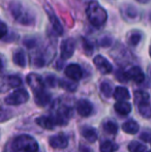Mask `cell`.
I'll list each match as a JSON object with an SVG mask.
<instances>
[{
    "label": "cell",
    "instance_id": "d6986e66",
    "mask_svg": "<svg viewBox=\"0 0 151 152\" xmlns=\"http://www.w3.org/2000/svg\"><path fill=\"white\" fill-rule=\"evenodd\" d=\"M135 102L137 106H142V104H150V97L149 94L145 91L138 90L135 92Z\"/></svg>",
    "mask_w": 151,
    "mask_h": 152
},
{
    "label": "cell",
    "instance_id": "ba28073f",
    "mask_svg": "<svg viewBox=\"0 0 151 152\" xmlns=\"http://www.w3.org/2000/svg\"><path fill=\"white\" fill-rule=\"evenodd\" d=\"M44 8H46V12L49 17V20H50L51 24H52L53 30H54V32L57 34V35H62L64 30H63V27H62V25H61L60 21L58 20L57 16L55 15L54 10H53L52 7H50L48 4L44 5Z\"/></svg>",
    "mask_w": 151,
    "mask_h": 152
},
{
    "label": "cell",
    "instance_id": "d4e9b609",
    "mask_svg": "<svg viewBox=\"0 0 151 152\" xmlns=\"http://www.w3.org/2000/svg\"><path fill=\"white\" fill-rule=\"evenodd\" d=\"M117 149H118V145L113 142H110V141L104 142L103 144H101V147H99L101 152H115Z\"/></svg>",
    "mask_w": 151,
    "mask_h": 152
},
{
    "label": "cell",
    "instance_id": "8d00e7d4",
    "mask_svg": "<svg viewBox=\"0 0 151 152\" xmlns=\"http://www.w3.org/2000/svg\"><path fill=\"white\" fill-rule=\"evenodd\" d=\"M140 139L141 140H144L146 143H149L150 142V134L148 132H143V134L140 136Z\"/></svg>",
    "mask_w": 151,
    "mask_h": 152
},
{
    "label": "cell",
    "instance_id": "f35d334b",
    "mask_svg": "<svg viewBox=\"0 0 151 152\" xmlns=\"http://www.w3.org/2000/svg\"><path fill=\"white\" fill-rule=\"evenodd\" d=\"M2 68V61H1V59H0V69Z\"/></svg>",
    "mask_w": 151,
    "mask_h": 152
},
{
    "label": "cell",
    "instance_id": "836d02e7",
    "mask_svg": "<svg viewBox=\"0 0 151 152\" xmlns=\"http://www.w3.org/2000/svg\"><path fill=\"white\" fill-rule=\"evenodd\" d=\"M112 42V38L110 37V36H105V37L101 38V40H99V45H101V47H109L110 45H111Z\"/></svg>",
    "mask_w": 151,
    "mask_h": 152
},
{
    "label": "cell",
    "instance_id": "4fadbf2b",
    "mask_svg": "<svg viewBox=\"0 0 151 152\" xmlns=\"http://www.w3.org/2000/svg\"><path fill=\"white\" fill-rule=\"evenodd\" d=\"M127 78L128 80H133V82H136L137 84H141L145 81V75L142 72V69L139 66H133L129 70L126 72Z\"/></svg>",
    "mask_w": 151,
    "mask_h": 152
},
{
    "label": "cell",
    "instance_id": "1f68e13d",
    "mask_svg": "<svg viewBox=\"0 0 151 152\" xmlns=\"http://www.w3.org/2000/svg\"><path fill=\"white\" fill-rule=\"evenodd\" d=\"M10 87L7 83V79L5 78H0V92H5L6 90H8Z\"/></svg>",
    "mask_w": 151,
    "mask_h": 152
},
{
    "label": "cell",
    "instance_id": "44dd1931",
    "mask_svg": "<svg viewBox=\"0 0 151 152\" xmlns=\"http://www.w3.org/2000/svg\"><path fill=\"white\" fill-rule=\"evenodd\" d=\"M139 124L133 120H128L122 124V129L124 132L129 134H135L139 132Z\"/></svg>",
    "mask_w": 151,
    "mask_h": 152
},
{
    "label": "cell",
    "instance_id": "7a4b0ae2",
    "mask_svg": "<svg viewBox=\"0 0 151 152\" xmlns=\"http://www.w3.org/2000/svg\"><path fill=\"white\" fill-rule=\"evenodd\" d=\"M86 16L90 24L95 28L103 27L108 19V14L106 10L95 0H92L87 4Z\"/></svg>",
    "mask_w": 151,
    "mask_h": 152
},
{
    "label": "cell",
    "instance_id": "30bf717a",
    "mask_svg": "<svg viewBox=\"0 0 151 152\" xmlns=\"http://www.w3.org/2000/svg\"><path fill=\"white\" fill-rule=\"evenodd\" d=\"M49 144L54 149H64L69 145V139L63 134H58L52 136L49 139Z\"/></svg>",
    "mask_w": 151,
    "mask_h": 152
},
{
    "label": "cell",
    "instance_id": "cb8c5ba5",
    "mask_svg": "<svg viewBox=\"0 0 151 152\" xmlns=\"http://www.w3.org/2000/svg\"><path fill=\"white\" fill-rule=\"evenodd\" d=\"M128 151L129 152H146L147 147L138 141H133L128 144Z\"/></svg>",
    "mask_w": 151,
    "mask_h": 152
},
{
    "label": "cell",
    "instance_id": "ac0fdd59",
    "mask_svg": "<svg viewBox=\"0 0 151 152\" xmlns=\"http://www.w3.org/2000/svg\"><path fill=\"white\" fill-rule=\"evenodd\" d=\"M12 61L16 65L20 66V67H25L26 66V55H25L24 51L19 49L12 55Z\"/></svg>",
    "mask_w": 151,
    "mask_h": 152
},
{
    "label": "cell",
    "instance_id": "ab89813d",
    "mask_svg": "<svg viewBox=\"0 0 151 152\" xmlns=\"http://www.w3.org/2000/svg\"><path fill=\"white\" fill-rule=\"evenodd\" d=\"M146 152H150V151H148V150H147V151H146Z\"/></svg>",
    "mask_w": 151,
    "mask_h": 152
},
{
    "label": "cell",
    "instance_id": "d6a6232c",
    "mask_svg": "<svg viewBox=\"0 0 151 152\" xmlns=\"http://www.w3.org/2000/svg\"><path fill=\"white\" fill-rule=\"evenodd\" d=\"M24 45L29 49L34 48V47L36 46V39H35V38H25Z\"/></svg>",
    "mask_w": 151,
    "mask_h": 152
},
{
    "label": "cell",
    "instance_id": "f1b7e54d",
    "mask_svg": "<svg viewBox=\"0 0 151 152\" xmlns=\"http://www.w3.org/2000/svg\"><path fill=\"white\" fill-rule=\"evenodd\" d=\"M12 111L7 110V109L3 108V107L0 106V122H5L9 120L12 117Z\"/></svg>",
    "mask_w": 151,
    "mask_h": 152
},
{
    "label": "cell",
    "instance_id": "8992f818",
    "mask_svg": "<svg viewBox=\"0 0 151 152\" xmlns=\"http://www.w3.org/2000/svg\"><path fill=\"white\" fill-rule=\"evenodd\" d=\"M26 81H27V84L28 86L31 88V90L33 91V93H36V92H39L42 90L44 89V80L42 78L37 74H29L26 78Z\"/></svg>",
    "mask_w": 151,
    "mask_h": 152
},
{
    "label": "cell",
    "instance_id": "5b68a950",
    "mask_svg": "<svg viewBox=\"0 0 151 152\" xmlns=\"http://www.w3.org/2000/svg\"><path fill=\"white\" fill-rule=\"evenodd\" d=\"M29 99V94L25 89H17L8 96H6L4 102L9 106H19L23 104Z\"/></svg>",
    "mask_w": 151,
    "mask_h": 152
},
{
    "label": "cell",
    "instance_id": "6da1fadb",
    "mask_svg": "<svg viewBox=\"0 0 151 152\" xmlns=\"http://www.w3.org/2000/svg\"><path fill=\"white\" fill-rule=\"evenodd\" d=\"M8 10L14 20L23 26H33L36 23L35 14L20 0H12L8 4Z\"/></svg>",
    "mask_w": 151,
    "mask_h": 152
},
{
    "label": "cell",
    "instance_id": "83f0119b",
    "mask_svg": "<svg viewBox=\"0 0 151 152\" xmlns=\"http://www.w3.org/2000/svg\"><path fill=\"white\" fill-rule=\"evenodd\" d=\"M82 47H83V49H84V52L86 53L88 56H90L93 53L94 46H93L92 42H89L87 38H82Z\"/></svg>",
    "mask_w": 151,
    "mask_h": 152
},
{
    "label": "cell",
    "instance_id": "d590c367",
    "mask_svg": "<svg viewBox=\"0 0 151 152\" xmlns=\"http://www.w3.org/2000/svg\"><path fill=\"white\" fill-rule=\"evenodd\" d=\"M56 82H57V80H56V78H55L54 76H48L46 78V83L50 87H55V86H56Z\"/></svg>",
    "mask_w": 151,
    "mask_h": 152
},
{
    "label": "cell",
    "instance_id": "9c48e42d",
    "mask_svg": "<svg viewBox=\"0 0 151 152\" xmlns=\"http://www.w3.org/2000/svg\"><path fill=\"white\" fill-rule=\"evenodd\" d=\"M93 63L96 66V68L104 75L110 74V72L113 70V67H112V64L108 61V59H106L104 56L101 55H97L93 58Z\"/></svg>",
    "mask_w": 151,
    "mask_h": 152
},
{
    "label": "cell",
    "instance_id": "74e56055",
    "mask_svg": "<svg viewBox=\"0 0 151 152\" xmlns=\"http://www.w3.org/2000/svg\"><path fill=\"white\" fill-rule=\"evenodd\" d=\"M139 3H142V4H146V3H148V2L150 1V0H137Z\"/></svg>",
    "mask_w": 151,
    "mask_h": 152
},
{
    "label": "cell",
    "instance_id": "4316f807",
    "mask_svg": "<svg viewBox=\"0 0 151 152\" xmlns=\"http://www.w3.org/2000/svg\"><path fill=\"white\" fill-rule=\"evenodd\" d=\"M6 79H7V83L10 88H17L22 85V80L18 76H7Z\"/></svg>",
    "mask_w": 151,
    "mask_h": 152
},
{
    "label": "cell",
    "instance_id": "52a82bcc",
    "mask_svg": "<svg viewBox=\"0 0 151 152\" xmlns=\"http://www.w3.org/2000/svg\"><path fill=\"white\" fill-rule=\"evenodd\" d=\"M75 49H76V42L74 38H66V39H64L60 47L61 58L63 60H66V59L71 58L74 55V53H75Z\"/></svg>",
    "mask_w": 151,
    "mask_h": 152
},
{
    "label": "cell",
    "instance_id": "4dcf8cb0",
    "mask_svg": "<svg viewBox=\"0 0 151 152\" xmlns=\"http://www.w3.org/2000/svg\"><path fill=\"white\" fill-rule=\"evenodd\" d=\"M116 78L118 79L120 82L122 83H125V82H128V78H127V75H126V72H124V70H118L116 74Z\"/></svg>",
    "mask_w": 151,
    "mask_h": 152
},
{
    "label": "cell",
    "instance_id": "8fae6325",
    "mask_svg": "<svg viewBox=\"0 0 151 152\" xmlns=\"http://www.w3.org/2000/svg\"><path fill=\"white\" fill-rule=\"evenodd\" d=\"M65 76L67 77L69 79L73 81H79L82 79L83 77V72H82V68L80 67V65L78 64H75V63H71V64H69V65L65 67Z\"/></svg>",
    "mask_w": 151,
    "mask_h": 152
},
{
    "label": "cell",
    "instance_id": "484cf974",
    "mask_svg": "<svg viewBox=\"0 0 151 152\" xmlns=\"http://www.w3.org/2000/svg\"><path fill=\"white\" fill-rule=\"evenodd\" d=\"M103 127H104V130L109 134H116L117 130H118V126H117V124L115 123V122L111 121V120L105 122L104 125H103Z\"/></svg>",
    "mask_w": 151,
    "mask_h": 152
},
{
    "label": "cell",
    "instance_id": "603a6c76",
    "mask_svg": "<svg viewBox=\"0 0 151 152\" xmlns=\"http://www.w3.org/2000/svg\"><path fill=\"white\" fill-rule=\"evenodd\" d=\"M59 85L61 86V88H63L64 90L69 92H74L78 88V85H77L76 81H73L71 79L69 80H60L59 81Z\"/></svg>",
    "mask_w": 151,
    "mask_h": 152
},
{
    "label": "cell",
    "instance_id": "7c38bea8",
    "mask_svg": "<svg viewBox=\"0 0 151 152\" xmlns=\"http://www.w3.org/2000/svg\"><path fill=\"white\" fill-rule=\"evenodd\" d=\"M93 107L91 102L87 99H80L77 102V112L80 116L88 117L92 114Z\"/></svg>",
    "mask_w": 151,
    "mask_h": 152
},
{
    "label": "cell",
    "instance_id": "7402d4cb",
    "mask_svg": "<svg viewBox=\"0 0 151 152\" xmlns=\"http://www.w3.org/2000/svg\"><path fill=\"white\" fill-rule=\"evenodd\" d=\"M142 39V32L138 30H133L129 33L128 37H127V42H128L129 46L136 47L140 44Z\"/></svg>",
    "mask_w": 151,
    "mask_h": 152
},
{
    "label": "cell",
    "instance_id": "9a60e30c",
    "mask_svg": "<svg viewBox=\"0 0 151 152\" xmlns=\"http://www.w3.org/2000/svg\"><path fill=\"white\" fill-rule=\"evenodd\" d=\"M34 102L38 107H46L51 102V94L48 91L44 90L34 93Z\"/></svg>",
    "mask_w": 151,
    "mask_h": 152
},
{
    "label": "cell",
    "instance_id": "ffe728a7",
    "mask_svg": "<svg viewBox=\"0 0 151 152\" xmlns=\"http://www.w3.org/2000/svg\"><path fill=\"white\" fill-rule=\"evenodd\" d=\"M81 134L85 138V140L88 141L89 143H94L97 140V132L92 127H84Z\"/></svg>",
    "mask_w": 151,
    "mask_h": 152
},
{
    "label": "cell",
    "instance_id": "3957f363",
    "mask_svg": "<svg viewBox=\"0 0 151 152\" xmlns=\"http://www.w3.org/2000/svg\"><path fill=\"white\" fill-rule=\"evenodd\" d=\"M10 152H37L38 144L29 134H20L10 143Z\"/></svg>",
    "mask_w": 151,
    "mask_h": 152
},
{
    "label": "cell",
    "instance_id": "277c9868",
    "mask_svg": "<svg viewBox=\"0 0 151 152\" xmlns=\"http://www.w3.org/2000/svg\"><path fill=\"white\" fill-rule=\"evenodd\" d=\"M120 14L123 20L128 23H136L140 21V18H141L139 10L131 4H123L120 7Z\"/></svg>",
    "mask_w": 151,
    "mask_h": 152
},
{
    "label": "cell",
    "instance_id": "e0dca14e",
    "mask_svg": "<svg viewBox=\"0 0 151 152\" xmlns=\"http://www.w3.org/2000/svg\"><path fill=\"white\" fill-rule=\"evenodd\" d=\"M114 109L118 114L122 115V116H125V115L129 114L131 111V104L126 102L125 100H122V102H117L116 104H114Z\"/></svg>",
    "mask_w": 151,
    "mask_h": 152
},
{
    "label": "cell",
    "instance_id": "e575fe53",
    "mask_svg": "<svg viewBox=\"0 0 151 152\" xmlns=\"http://www.w3.org/2000/svg\"><path fill=\"white\" fill-rule=\"evenodd\" d=\"M7 33V26L3 21L0 20V38L4 37Z\"/></svg>",
    "mask_w": 151,
    "mask_h": 152
},
{
    "label": "cell",
    "instance_id": "5bb4252c",
    "mask_svg": "<svg viewBox=\"0 0 151 152\" xmlns=\"http://www.w3.org/2000/svg\"><path fill=\"white\" fill-rule=\"evenodd\" d=\"M35 122H36V124L39 125L40 127L44 128V129H49V130L53 129V128L57 125L54 118L52 117V115H51V116H40L35 119Z\"/></svg>",
    "mask_w": 151,
    "mask_h": 152
},
{
    "label": "cell",
    "instance_id": "f546056e",
    "mask_svg": "<svg viewBox=\"0 0 151 152\" xmlns=\"http://www.w3.org/2000/svg\"><path fill=\"white\" fill-rule=\"evenodd\" d=\"M101 91L106 97H110L113 93V90H112V86L110 83L108 82H103L101 84Z\"/></svg>",
    "mask_w": 151,
    "mask_h": 152
},
{
    "label": "cell",
    "instance_id": "2e32d148",
    "mask_svg": "<svg viewBox=\"0 0 151 152\" xmlns=\"http://www.w3.org/2000/svg\"><path fill=\"white\" fill-rule=\"evenodd\" d=\"M113 97L117 102H122V100H127L131 98V94L129 91L127 90L125 87H117L113 92Z\"/></svg>",
    "mask_w": 151,
    "mask_h": 152
}]
</instances>
